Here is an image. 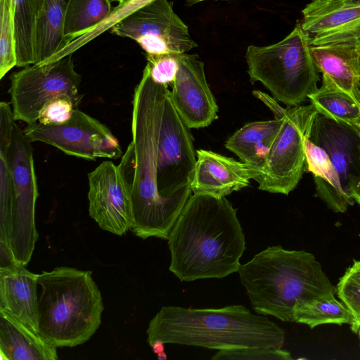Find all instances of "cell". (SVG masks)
<instances>
[{"instance_id": "obj_24", "label": "cell", "mask_w": 360, "mask_h": 360, "mask_svg": "<svg viewBox=\"0 0 360 360\" xmlns=\"http://www.w3.org/2000/svg\"><path fill=\"white\" fill-rule=\"evenodd\" d=\"M319 113L335 121L360 127V103L326 75L322 84L308 96Z\"/></svg>"}, {"instance_id": "obj_37", "label": "cell", "mask_w": 360, "mask_h": 360, "mask_svg": "<svg viewBox=\"0 0 360 360\" xmlns=\"http://www.w3.org/2000/svg\"><path fill=\"white\" fill-rule=\"evenodd\" d=\"M204 1H207V0H186V2L188 6H191L193 4H195L197 3ZM214 1H230V0H214Z\"/></svg>"}, {"instance_id": "obj_18", "label": "cell", "mask_w": 360, "mask_h": 360, "mask_svg": "<svg viewBox=\"0 0 360 360\" xmlns=\"http://www.w3.org/2000/svg\"><path fill=\"white\" fill-rule=\"evenodd\" d=\"M37 278L20 264L0 267V312L39 335Z\"/></svg>"}, {"instance_id": "obj_6", "label": "cell", "mask_w": 360, "mask_h": 360, "mask_svg": "<svg viewBox=\"0 0 360 360\" xmlns=\"http://www.w3.org/2000/svg\"><path fill=\"white\" fill-rule=\"evenodd\" d=\"M245 59L250 82H261L288 107L300 105L317 89L319 71L300 22L275 44L250 45Z\"/></svg>"}, {"instance_id": "obj_10", "label": "cell", "mask_w": 360, "mask_h": 360, "mask_svg": "<svg viewBox=\"0 0 360 360\" xmlns=\"http://www.w3.org/2000/svg\"><path fill=\"white\" fill-rule=\"evenodd\" d=\"M81 75L75 69L72 53L44 65H32L10 76L8 93L15 121L27 124L37 122L44 105L52 98L66 95L82 98Z\"/></svg>"}, {"instance_id": "obj_15", "label": "cell", "mask_w": 360, "mask_h": 360, "mask_svg": "<svg viewBox=\"0 0 360 360\" xmlns=\"http://www.w3.org/2000/svg\"><path fill=\"white\" fill-rule=\"evenodd\" d=\"M178 58L171 100L191 129L206 127L217 119L218 105L206 79L205 63L197 54L185 53Z\"/></svg>"}, {"instance_id": "obj_27", "label": "cell", "mask_w": 360, "mask_h": 360, "mask_svg": "<svg viewBox=\"0 0 360 360\" xmlns=\"http://www.w3.org/2000/svg\"><path fill=\"white\" fill-rule=\"evenodd\" d=\"M37 16L30 0H15L14 26L17 66L37 63L36 51Z\"/></svg>"}, {"instance_id": "obj_26", "label": "cell", "mask_w": 360, "mask_h": 360, "mask_svg": "<svg viewBox=\"0 0 360 360\" xmlns=\"http://www.w3.org/2000/svg\"><path fill=\"white\" fill-rule=\"evenodd\" d=\"M293 322L314 328L323 324L352 325L354 318L346 306L332 295L300 304L295 311Z\"/></svg>"}, {"instance_id": "obj_14", "label": "cell", "mask_w": 360, "mask_h": 360, "mask_svg": "<svg viewBox=\"0 0 360 360\" xmlns=\"http://www.w3.org/2000/svg\"><path fill=\"white\" fill-rule=\"evenodd\" d=\"M300 25L311 46H360V5L342 0H311Z\"/></svg>"}, {"instance_id": "obj_9", "label": "cell", "mask_w": 360, "mask_h": 360, "mask_svg": "<svg viewBox=\"0 0 360 360\" xmlns=\"http://www.w3.org/2000/svg\"><path fill=\"white\" fill-rule=\"evenodd\" d=\"M191 128L181 117L167 89L162 101L157 153V186L165 198L186 202L196 163Z\"/></svg>"}, {"instance_id": "obj_3", "label": "cell", "mask_w": 360, "mask_h": 360, "mask_svg": "<svg viewBox=\"0 0 360 360\" xmlns=\"http://www.w3.org/2000/svg\"><path fill=\"white\" fill-rule=\"evenodd\" d=\"M146 332L148 343L158 340L219 351L282 348L285 342V332L277 324L239 304L218 309L162 307Z\"/></svg>"}, {"instance_id": "obj_42", "label": "cell", "mask_w": 360, "mask_h": 360, "mask_svg": "<svg viewBox=\"0 0 360 360\" xmlns=\"http://www.w3.org/2000/svg\"><path fill=\"white\" fill-rule=\"evenodd\" d=\"M356 51H357V53H358L359 63V65H360V46H359V47L356 49Z\"/></svg>"}, {"instance_id": "obj_5", "label": "cell", "mask_w": 360, "mask_h": 360, "mask_svg": "<svg viewBox=\"0 0 360 360\" xmlns=\"http://www.w3.org/2000/svg\"><path fill=\"white\" fill-rule=\"evenodd\" d=\"M39 335L55 347L85 343L101 323L104 307L90 271L60 266L37 278Z\"/></svg>"}, {"instance_id": "obj_34", "label": "cell", "mask_w": 360, "mask_h": 360, "mask_svg": "<svg viewBox=\"0 0 360 360\" xmlns=\"http://www.w3.org/2000/svg\"><path fill=\"white\" fill-rule=\"evenodd\" d=\"M154 353L157 354L164 352V343L158 340H153L148 343Z\"/></svg>"}, {"instance_id": "obj_31", "label": "cell", "mask_w": 360, "mask_h": 360, "mask_svg": "<svg viewBox=\"0 0 360 360\" xmlns=\"http://www.w3.org/2000/svg\"><path fill=\"white\" fill-rule=\"evenodd\" d=\"M179 55L176 53H146L147 63L151 79L160 84L168 85L175 79L179 69Z\"/></svg>"}, {"instance_id": "obj_12", "label": "cell", "mask_w": 360, "mask_h": 360, "mask_svg": "<svg viewBox=\"0 0 360 360\" xmlns=\"http://www.w3.org/2000/svg\"><path fill=\"white\" fill-rule=\"evenodd\" d=\"M22 130L30 143H45L68 155L88 160L117 159L124 153L118 139L107 126L79 109L64 124L49 125L37 122L27 124Z\"/></svg>"}, {"instance_id": "obj_4", "label": "cell", "mask_w": 360, "mask_h": 360, "mask_svg": "<svg viewBox=\"0 0 360 360\" xmlns=\"http://www.w3.org/2000/svg\"><path fill=\"white\" fill-rule=\"evenodd\" d=\"M238 272L253 309L284 322H293L302 303L337 291L314 255L279 245L257 253Z\"/></svg>"}, {"instance_id": "obj_35", "label": "cell", "mask_w": 360, "mask_h": 360, "mask_svg": "<svg viewBox=\"0 0 360 360\" xmlns=\"http://www.w3.org/2000/svg\"><path fill=\"white\" fill-rule=\"evenodd\" d=\"M30 1L37 18L42 8L44 0H30Z\"/></svg>"}, {"instance_id": "obj_16", "label": "cell", "mask_w": 360, "mask_h": 360, "mask_svg": "<svg viewBox=\"0 0 360 360\" xmlns=\"http://www.w3.org/2000/svg\"><path fill=\"white\" fill-rule=\"evenodd\" d=\"M309 139L329 156L351 200L360 191V127L316 115Z\"/></svg>"}, {"instance_id": "obj_36", "label": "cell", "mask_w": 360, "mask_h": 360, "mask_svg": "<svg viewBox=\"0 0 360 360\" xmlns=\"http://www.w3.org/2000/svg\"><path fill=\"white\" fill-rule=\"evenodd\" d=\"M114 1H117L119 3L118 7H122L124 6L131 2H133L135 0H112Z\"/></svg>"}, {"instance_id": "obj_33", "label": "cell", "mask_w": 360, "mask_h": 360, "mask_svg": "<svg viewBox=\"0 0 360 360\" xmlns=\"http://www.w3.org/2000/svg\"><path fill=\"white\" fill-rule=\"evenodd\" d=\"M252 94L261 100L273 112L275 119H280L284 116L286 108L281 107L275 98H272L260 91H253Z\"/></svg>"}, {"instance_id": "obj_23", "label": "cell", "mask_w": 360, "mask_h": 360, "mask_svg": "<svg viewBox=\"0 0 360 360\" xmlns=\"http://www.w3.org/2000/svg\"><path fill=\"white\" fill-rule=\"evenodd\" d=\"M68 2L69 0H44L37 18L35 65L45 64L68 46L63 30Z\"/></svg>"}, {"instance_id": "obj_2", "label": "cell", "mask_w": 360, "mask_h": 360, "mask_svg": "<svg viewBox=\"0 0 360 360\" xmlns=\"http://www.w3.org/2000/svg\"><path fill=\"white\" fill-rule=\"evenodd\" d=\"M169 271L181 281L238 272L245 250L237 210L225 197L193 193L168 238Z\"/></svg>"}, {"instance_id": "obj_8", "label": "cell", "mask_w": 360, "mask_h": 360, "mask_svg": "<svg viewBox=\"0 0 360 360\" xmlns=\"http://www.w3.org/2000/svg\"><path fill=\"white\" fill-rule=\"evenodd\" d=\"M318 112L312 104L286 108L281 128L253 178L259 190L288 195L295 188L306 165L304 142Z\"/></svg>"}, {"instance_id": "obj_20", "label": "cell", "mask_w": 360, "mask_h": 360, "mask_svg": "<svg viewBox=\"0 0 360 360\" xmlns=\"http://www.w3.org/2000/svg\"><path fill=\"white\" fill-rule=\"evenodd\" d=\"M283 122L282 117L248 123L227 139L225 147L252 167L255 174L263 166Z\"/></svg>"}, {"instance_id": "obj_7", "label": "cell", "mask_w": 360, "mask_h": 360, "mask_svg": "<svg viewBox=\"0 0 360 360\" xmlns=\"http://www.w3.org/2000/svg\"><path fill=\"white\" fill-rule=\"evenodd\" d=\"M11 165L13 196L9 217L0 224V243L6 245L17 264L25 266L38 238L34 212L39 191L32 147L16 123L13 130Z\"/></svg>"}, {"instance_id": "obj_30", "label": "cell", "mask_w": 360, "mask_h": 360, "mask_svg": "<svg viewBox=\"0 0 360 360\" xmlns=\"http://www.w3.org/2000/svg\"><path fill=\"white\" fill-rule=\"evenodd\" d=\"M82 98L66 95L56 96L49 101L39 112L37 122L42 124L57 125L67 122L74 111L78 109Z\"/></svg>"}, {"instance_id": "obj_11", "label": "cell", "mask_w": 360, "mask_h": 360, "mask_svg": "<svg viewBox=\"0 0 360 360\" xmlns=\"http://www.w3.org/2000/svg\"><path fill=\"white\" fill-rule=\"evenodd\" d=\"M112 34L136 41L146 53L182 54L198 46L168 0H151L111 27Z\"/></svg>"}, {"instance_id": "obj_38", "label": "cell", "mask_w": 360, "mask_h": 360, "mask_svg": "<svg viewBox=\"0 0 360 360\" xmlns=\"http://www.w3.org/2000/svg\"><path fill=\"white\" fill-rule=\"evenodd\" d=\"M353 200L360 205V191L356 192L353 195Z\"/></svg>"}, {"instance_id": "obj_32", "label": "cell", "mask_w": 360, "mask_h": 360, "mask_svg": "<svg viewBox=\"0 0 360 360\" xmlns=\"http://www.w3.org/2000/svg\"><path fill=\"white\" fill-rule=\"evenodd\" d=\"M290 353L283 348L252 347L219 350L212 357L215 360H290Z\"/></svg>"}, {"instance_id": "obj_1", "label": "cell", "mask_w": 360, "mask_h": 360, "mask_svg": "<svg viewBox=\"0 0 360 360\" xmlns=\"http://www.w3.org/2000/svg\"><path fill=\"white\" fill-rule=\"evenodd\" d=\"M167 85L155 82L146 66L132 99L131 141L118 165L130 192L131 229L136 236L168 240L184 202L163 198L157 186V153L162 101Z\"/></svg>"}, {"instance_id": "obj_40", "label": "cell", "mask_w": 360, "mask_h": 360, "mask_svg": "<svg viewBox=\"0 0 360 360\" xmlns=\"http://www.w3.org/2000/svg\"><path fill=\"white\" fill-rule=\"evenodd\" d=\"M345 2L360 5V0H342Z\"/></svg>"}, {"instance_id": "obj_22", "label": "cell", "mask_w": 360, "mask_h": 360, "mask_svg": "<svg viewBox=\"0 0 360 360\" xmlns=\"http://www.w3.org/2000/svg\"><path fill=\"white\" fill-rule=\"evenodd\" d=\"M306 167L314 176L316 195L335 212L344 213L352 200L342 190L340 176L326 151L310 139L304 142Z\"/></svg>"}, {"instance_id": "obj_29", "label": "cell", "mask_w": 360, "mask_h": 360, "mask_svg": "<svg viewBox=\"0 0 360 360\" xmlns=\"http://www.w3.org/2000/svg\"><path fill=\"white\" fill-rule=\"evenodd\" d=\"M336 290L340 301L353 316L351 329L355 333L360 326V260H353L339 279Z\"/></svg>"}, {"instance_id": "obj_28", "label": "cell", "mask_w": 360, "mask_h": 360, "mask_svg": "<svg viewBox=\"0 0 360 360\" xmlns=\"http://www.w3.org/2000/svg\"><path fill=\"white\" fill-rule=\"evenodd\" d=\"M14 11L15 0H0V79L17 66Z\"/></svg>"}, {"instance_id": "obj_19", "label": "cell", "mask_w": 360, "mask_h": 360, "mask_svg": "<svg viewBox=\"0 0 360 360\" xmlns=\"http://www.w3.org/2000/svg\"><path fill=\"white\" fill-rule=\"evenodd\" d=\"M319 72L330 77L360 103V65L356 49L347 46H311Z\"/></svg>"}, {"instance_id": "obj_39", "label": "cell", "mask_w": 360, "mask_h": 360, "mask_svg": "<svg viewBox=\"0 0 360 360\" xmlns=\"http://www.w3.org/2000/svg\"><path fill=\"white\" fill-rule=\"evenodd\" d=\"M158 359H160V360L166 359L167 356H166L165 353L164 352H162L161 353L158 354Z\"/></svg>"}, {"instance_id": "obj_25", "label": "cell", "mask_w": 360, "mask_h": 360, "mask_svg": "<svg viewBox=\"0 0 360 360\" xmlns=\"http://www.w3.org/2000/svg\"><path fill=\"white\" fill-rule=\"evenodd\" d=\"M112 1L69 0L63 30L68 45L73 39L93 32L110 18L113 11Z\"/></svg>"}, {"instance_id": "obj_41", "label": "cell", "mask_w": 360, "mask_h": 360, "mask_svg": "<svg viewBox=\"0 0 360 360\" xmlns=\"http://www.w3.org/2000/svg\"><path fill=\"white\" fill-rule=\"evenodd\" d=\"M354 333H356L358 335V338L359 340V345H360V326L357 328V329Z\"/></svg>"}, {"instance_id": "obj_17", "label": "cell", "mask_w": 360, "mask_h": 360, "mask_svg": "<svg viewBox=\"0 0 360 360\" xmlns=\"http://www.w3.org/2000/svg\"><path fill=\"white\" fill-rule=\"evenodd\" d=\"M196 163L191 184L193 193L225 197L250 184L255 173L252 167L219 153L196 150Z\"/></svg>"}, {"instance_id": "obj_21", "label": "cell", "mask_w": 360, "mask_h": 360, "mask_svg": "<svg viewBox=\"0 0 360 360\" xmlns=\"http://www.w3.org/2000/svg\"><path fill=\"white\" fill-rule=\"evenodd\" d=\"M0 353L3 360H56V347L0 312Z\"/></svg>"}, {"instance_id": "obj_13", "label": "cell", "mask_w": 360, "mask_h": 360, "mask_svg": "<svg viewBox=\"0 0 360 360\" xmlns=\"http://www.w3.org/2000/svg\"><path fill=\"white\" fill-rule=\"evenodd\" d=\"M89 214L104 231L125 234L134 224L130 192L118 165L102 162L88 173Z\"/></svg>"}]
</instances>
